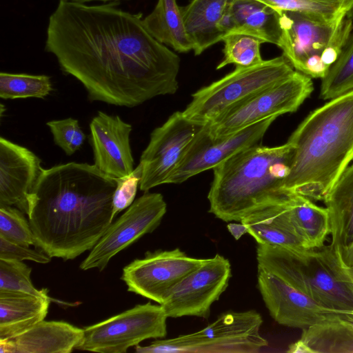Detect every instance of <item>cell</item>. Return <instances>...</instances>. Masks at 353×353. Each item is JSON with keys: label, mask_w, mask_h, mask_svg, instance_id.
Returning <instances> with one entry per match:
<instances>
[{"label": "cell", "mask_w": 353, "mask_h": 353, "mask_svg": "<svg viewBox=\"0 0 353 353\" xmlns=\"http://www.w3.org/2000/svg\"><path fill=\"white\" fill-rule=\"evenodd\" d=\"M24 214L16 207L0 205V237L26 246L34 245V234Z\"/></svg>", "instance_id": "cell-33"}, {"label": "cell", "mask_w": 353, "mask_h": 353, "mask_svg": "<svg viewBox=\"0 0 353 353\" xmlns=\"http://www.w3.org/2000/svg\"><path fill=\"white\" fill-rule=\"evenodd\" d=\"M0 353H15L12 339H0Z\"/></svg>", "instance_id": "cell-39"}, {"label": "cell", "mask_w": 353, "mask_h": 353, "mask_svg": "<svg viewBox=\"0 0 353 353\" xmlns=\"http://www.w3.org/2000/svg\"><path fill=\"white\" fill-rule=\"evenodd\" d=\"M59 1H70V2H74V3H84L86 2L90 1H117L120 0H59Z\"/></svg>", "instance_id": "cell-40"}, {"label": "cell", "mask_w": 353, "mask_h": 353, "mask_svg": "<svg viewBox=\"0 0 353 353\" xmlns=\"http://www.w3.org/2000/svg\"><path fill=\"white\" fill-rule=\"evenodd\" d=\"M141 166L139 164L130 174L117 179V183L112 199L113 219L134 201L141 181Z\"/></svg>", "instance_id": "cell-35"}, {"label": "cell", "mask_w": 353, "mask_h": 353, "mask_svg": "<svg viewBox=\"0 0 353 353\" xmlns=\"http://www.w3.org/2000/svg\"><path fill=\"white\" fill-rule=\"evenodd\" d=\"M83 334V329L68 322L43 320L12 339L15 353H70Z\"/></svg>", "instance_id": "cell-21"}, {"label": "cell", "mask_w": 353, "mask_h": 353, "mask_svg": "<svg viewBox=\"0 0 353 353\" xmlns=\"http://www.w3.org/2000/svg\"><path fill=\"white\" fill-rule=\"evenodd\" d=\"M31 268L23 261L0 259V291L19 292L48 296L46 289H37L30 279Z\"/></svg>", "instance_id": "cell-32"}, {"label": "cell", "mask_w": 353, "mask_h": 353, "mask_svg": "<svg viewBox=\"0 0 353 353\" xmlns=\"http://www.w3.org/2000/svg\"><path fill=\"white\" fill-rule=\"evenodd\" d=\"M287 142L294 151L285 189L323 201L353 161V90L309 113Z\"/></svg>", "instance_id": "cell-3"}, {"label": "cell", "mask_w": 353, "mask_h": 353, "mask_svg": "<svg viewBox=\"0 0 353 353\" xmlns=\"http://www.w3.org/2000/svg\"><path fill=\"white\" fill-rule=\"evenodd\" d=\"M287 220L306 249L319 248L330 234L329 212L312 199L291 193L285 203Z\"/></svg>", "instance_id": "cell-24"}, {"label": "cell", "mask_w": 353, "mask_h": 353, "mask_svg": "<svg viewBox=\"0 0 353 353\" xmlns=\"http://www.w3.org/2000/svg\"><path fill=\"white\" fill-rule=\"evenodd\" d=\"M329 212L331 245L339 253L353 242V164L323 200Z\"/></svg>", "instance_id": "cell-26"}, {"label": "cell", "mask_w": 353, "mask_h": 353, "mask_svg": "<svg viewBox=\"0 0 353 353\" xmlns=\"http://www.w3.org/2000/svg\"><path fill=\"white\" fill-rule=\"evenodd\" d=\"M288 197L261 207L241 220L240 222L245 227L247 232L258 244L279 246L292 250L306 249L287 220L285 203Z\"/></svg>", "instance_id": "cell-22"}, {"label": "cell", "mask_w": 353, "mask_h": 353, "mask_svg": "<svg viewBox=\"0 0 353 353\" xmlns=\"http://www.w3.org/2000/svg\"><path fill=\"white\" fill-rule=\"evenodd\" d=\"M231 276L229 260L216 254L179 283L161 306L168 317L208 318L212 305L225 291Z\"/></svg>", "instance_id": "cell-14"}, {"label": "cell", "mask_w": 353, "mask_h": 353, "mask_svg": "<svg viewBox=\"0 0 353 353\" xmlns=\"http://www.w3.org/2000/svg\"><path fill=\"white\" fill-rule=\"evenodd\" d=\"M276 118L265 119L220 138H212L202 125L168 183H181L201 172L213 170L239 152L257 145Z\"/></svg>", "instance_id": "cell-15"}, {"label": "cell", "mask_w": 353, "mask_h": 353, "mask_svg": "<svg viewBox=\"0 0 353 353\" xmlns=\"http://www.w3.org/2000/svg\"><path fill=\"white\" fill-rule=\"evenodd\" d=\"M223 60L216 66L219 70L228 64L236 67H250L261 63L263 60L260 52L261 40L244 34L233 33L223 37Z\"/></svg>", "instance_id": "cell-31"}, {"label": "cell", "mask_w": 353, "mask_h": 353, "mask_svg": "<svg viewBox=\"0 0 353 353\" xmlns=\"http://www.w3.org/2000/svg\"><path fill=\"white\" fill-rule=\"evenodd\" d=\"M257 283L270 316L281 325L304 330L341 316L327 310L279 277L259 268Z\"/></svg>", "instance_id": "cell-16"}, {"label": "cell", "mask_w": 353, "mask_h": 353, "mask_svg": "<svg viewBox=\"0 0 353 353\" xmlns=\"http://www.w3.org/2000/svg\"><path fill=\"white\" fill-rule=\"evenodd\" d=\"M313 89L312 78L295 70L290 77L235 104L204 125L212 138L233 134L265 119L296 112Z\"/></svg>", "instance_id": "cell-8"}, {"label": "cell", "mask_w": 353, "mask_h": 353, "mask_svg": "<svg viewBox=\"0 0 353 353\" xmlns=\"http://www.w3.org/2000/svg\"><path fill=\"white\" fill-rule=\"evenodd\" d=\"M0 259L23 261H32L39 263H48L51 257L40 250H33L0 237Z\"/></svg>", "instance_id": "cell-36"}, {"label": "cell", "mask_w": 353, "mask_h": 353, "mask_svg": "<svg viewBox=\"0 0 353 353\" xmlns=\"http://www.w3.org/2000/svg\"><path fill=\"white\" fill-rule=\"evenodd\" d=\"M29 149L0 138V205L14 206L28 214L29 198L43 168Z\"/></svg>", "instance_id": "cell-17"}, {"label": "cell", "mask_w": 353, "mask_h": 353, "mask_svg": "<svg viewBox=\"0 0 353 353\" xmlns=\"http://www.w3.org/2000/svg\"><path fill=\"white\" fill-rule=\"evenodd\" d=\"M278 11H296L326 19H343L353 8V0H256Z\"/></svg>", "instance_id": "cell-30"}, {"label": "cell", "mask_w": 353, "mask_h": 353, "mask_svg": "<svg viewBox=\"0 0 353 353\" xmlns=\"http://www.w3.org/2000/svg\"><path fill=\"white\" fill-rule=\"evenodd\" d=\"M294 71L283 55L250 67H236L232 72L192 94L183 114L200 125L211 123L232 106Z\"/></svg>", "instance_id": "cell-7"}, {"label": "cell", "mask_w": 353, "mask_h": 353, "mask_svg": "<svg viewBox=\"0 0 353 353\" xmlns=\"http://www.w3.org/2000/svg\"><path fill=\"white\" fill-rule=\"evenodd\" d=\"M294 148L288 142L274 147L245 148L213 168L208 194L209 212L229 222L280 201L292 192L284 188Z\"/></svg>", "instance_id": "cell-4"}, {"label": "cell", "mask_w": 353, "mask_h": 353, "mask_svg": "<svg viewBox=\"0 0 353 353\" xmlns=\"http://www.w3.org/2000/svg\"><path fill=\"white\" fill-rule=\"evenodd\" d=\"M117 179L94 165L70 162L44 169L29 198L34 246L72 260L91 250L112 219Z\"/></svg>", "instance_id": "cell-2"}, {"label": "cell", "mask_w": 353, "mask_h": 353, "mask_svg": "<svg viewBox=\"0 0 353 353\" xmlns=\"http://www.w3.org/2000/svg\"><path fill=\"white\" fill-rule=\"evenodd\" d=\"M261 314L255 310L228 312L192 333L158 339L135 346L137 353H257L268 345L260 329Z\"/></svg>", "instance_id": "cell-6"}, {"label": "cell", "mask_w": 353, "mask_h": 353, "mask_svg": "<svg viewBox=\"0 0 353 353\" xmlns=\"http://www.w3.org/2000/svg\"><path fill=\"white\" fill-rule=\"evenodd\" d=\"M166 211L167 204L161 194L145 192L110 224L79 268L102 271L119 252L157 228Z\"/></svg>", "instance_id": "cell-11"}, {"label": "cell", "mask_w": 353, "mask_h": 353, "mask_svg": "<svg viewBox=\"0 0 353 353\" xmlns=\"http://www.w3.org/2000/svg\"><path fill=\"white\" fill-rule=\"evenodd\" d=\"M51 299L0 291V339H13L45 319Z\"/></svg>", "instance_id": "cell-20"}, {"label": "cell", "mask_w": 353, "mask_h": 353, "mask_svg": "<svg viewBox=\"0 0 353 353\" xmlns=\"http://www.w3.org/2000/svg\"><path fill=\"white\" fill-rule=\"evenodd\" d=\"M281 35L277 46L295 70L323 78L329 69L323 57L343 19L330 20L296 11H279Z\"/></svg>", "instance_id": "cell-10"}, {"label": "cell", "mask_w": 353, "mask_h": 353, "mask_svg": "<svg viewBox=\"0 0 353 353\" xmlns=\"http://www.w3.org/2000/svg\"><path fill=\"white\" fill-rule=\"evenodd\" d=\"M258 268L282 279L318 304L353 319V270L331 245L292 250L258 244Z\"/></svg>", "instance_id": "cell-5"}, {"label": "cell", "mask_w": 353, "mask_h": 353, "mask_svg": "<svg viewBox=\"0 0 353 353\" xmlns=\"http://www.w3.org/2000/svg\"><path fill=\"white\" fill-rule=\"evenodd\" d=\"M228 229L236 239H239L241 236L247 232V230L243 223H230L228 225Z\"/></svg>", "instance_id": "cell-38"}, {"label": "cell", "mask_w": 353, "mask_h": 353, "mask_svg": "<svg viewBox=\"0 0 353 353\" xmlns=\"http://www.w3.org/2000/svg\"><path fill=\"white\" fill-rule=\"evenodd\" d=\"M46 125L50 130L54 143L68 155L74 154L84 143L85 134L75 119L50 121Z\"/></svg>", "instance_id": "cell-34"}, {"label": "cell", "mask_w": 353, "mask_h": 353, "mask_svg": "<svg viewBox=\"0 0 353 353\" xmlns=\"http://www.w3.org/2000/svg\"><path fill=\"white\" fill-rule=\"evenodd\" d=\"M90 129L94 165L115 179L130 174L134 170L130 144L132 125L117 115L99 111L92 119Z\"/></svg>", "instance_id": "cell-18"}, {"label": "cell", "mask_w": 353, "mask_h": 353, "mask_svg": "<svg viewBox=\"0 0 353 353\" xmlns=\"http://www.w3.org/2000/svg\"><path fill=\"white\" fill-rule=\"evenodd\" d=\"M220 28L224 36L244 34L276 46L281 35L279 12L256 0H230Z\"/></svg>", "instance_id": "cell-19"}, {"label": "cell", "mask_w": 353, "mask_h": 353, "mask_svg": "<svg viewBox=\"0 0 353 353\" xmlns=\"http://www.w3.org/2000/svg\"><path fill=\"white\" fill-rule=\"evenodd\" d=\"M205 259L188 256L179 248L147 252L123 269L128 291L161 305L172 290Z\"/></svg>", "instance_id": "cell-12"}, {"label": "cell", "mask_w": 353, "mask_h": 353, "mask_svg": "<svg viewBox=\"0 0 353 353\" xmlns=\"http://www.w3.org/2000/svg\"><path fill=\"white\" fill-rule=\"evenodd\" d=\"M45 50L92 101L132 108L179 88V56L152 36L141 14L113 4L59 1Z\"/></svg>", "instance_id": "cell-1"}, {"label": "cell", "mask_w": 353, "mask_h": 353, "mask_svg": "<svg viewBox=\"0 0 353 353\" xmlns=\"http://www.w3.org/2000/svg\"><path fill=\"white\" fill-rule=\"evenodd\" d=\"M353 90V32L340 55L321 79L320 98L330 100Z\"/></svg>", "instance_id": "cell-28"}, {"label": "cell", "mask_w": 353, "mask_h": 353, "mask_svg": "<svg viewBox=\"0 0 353 353\" xmlns=\"http://www.w3.org/2000/svg\"><path fill=\"white\" fill-rule=\"evenodd\" d=\"M201 125L177 111L152 132L140 158L141 191L168 183Z\"/></svg>", "instance_id": "cell-13"}, {"label": "cell", "mask_w": 353, "mask_h": 353, "mask_svg": "<svg viewBox=\"0 0 353 353\" xmlns=\"http://www.w3.org/2000/svg\"><path fill=\"white\" fill-rule=\"evenodd\" d=\"M143 23L152 36L162 44L179 52L192 50L176 0H158L154 10L143 19Z\"/></svg>", "instance_id": "cell-27"}, {"label": "cell", "mask_w": 353, "mask_h": 353, "mask_svg": "<svg viewBox=\"0 0 353 353\" xmlns=\"http://www.w3.org/2000/svg\"><path fill=\"white\" fill-rule=\"evenodd\" d=\"M230 0H191L181 7L187 34L196 56L222 41L220 23Z\"/></svg>", "instance_id": "cell-23"}, {"label": "cell", "mask_w": 353, "mask_h": 353, "mask_svg": "<svg viewBox=\"0 0 353 353\" xmlns=\"http://www.w3.org/2000/svg\"><path fill=\"white\" fill-rule=\"evenodd\" d=\"M292 353L353 352V319L337 316L303 330L287 350Z\"/></svg>", "instance_id": "cell-25"}, {"label": "cell", "mask_w": 353, "mask_h": 353, "mask_svg": "<svg viewBox=\"0 0 353 353\" xmlns=\"http://www.w3.org/2000/svg\"><path fill=\"white\" fill-rule=\"evenodd\" d=\"M161 305L139 304L119 314L83 328L77 350L101 353H125L149 339L167 335V319Z\"/></svg>", "instance_id": "cell-9"}, {"label": "cell", "mask_w": 353, "mask_h": 353, "mask_svg": "<svg viewBox=\"0 0 353 353\" xmlns=\"http://www.w3.org/2000/svg\"><path fill=\"white\" fill-rule=\"evenodd\" d=\"M52 90L50 77L47 75L0 73V97L4 99H43Z\"/></svg>", "instance_id": "cell-29"}, {"label": "cell", "mask_w": 353, "mask_h": 353, "mask_svg": "<svg viewBox=\"0 0 353 353\" xmlns=\"http://www.w3.org/2000/svg\"><path fill=\"white\" fill-rule=\"evenodd\" d=\"M343 265L353 270V242L346 248L339 252Z\"/></svg>", "instance_id": "cell-37"}]
</instances>
